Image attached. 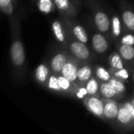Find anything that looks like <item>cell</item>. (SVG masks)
<instances>
[{
	"instance_id": "1",
	"label": "cell",
	"mask_w": 134,
	"mask_h": 134,
	"mask_svg": "<svg viewBox=\"0 0 134 134\" xmlns=\"http://www.w3.org/2000/svg\"><path fill=\"white\" fill-rule=\"evenodd\" d=\"M11 43L9 58L13 71L17 79H23L26 75L27 62L24 46L20 36V22L14 15L10 17Z\"/></svg>"
},
{
	"instance_id": "2",
	"label": "cell",
	"mask_w": 134,
	"mask_h": 134,
	"mask_svg": "<svg viewBox=\"0 0 134 134\" xmlns=\"http://www.w3.org/2000/svg\"><path fill=\"white\" fill-rule=\"evenodd\" d=\"M90 8L93 13V23L98 31L105 35L110 40L111 39V17L105 10L95 2H92Z\"/></svg>"
},
{
	"instance_id": "3",
	"label": "cell",
	"mask_w": 134,
	"mask_h": 134,
	"mask_svg": "<svg viewBox=\"0 0 134 134\" xmlns=\"http://www.w3.org/2000/svg\"><path fill=\"white\" fill-rule=\"evenodd\" d=\"M68 50L70 52L71 55H73L75 58H77L80 61L90 62L92 60L93 54L90 48L88 47L87 44L75 39L71 35L70 32H69V41H68Z\"/></svg>"
},
{
	"instance_id": "4",
	"label": "cell",
	"mask_w": 134,
	"mask_h": 134,
	"mask_svg": "<svg viewBox=\"0 0 134 134\" xmlns=\"http://www.w3.org/2000/svg\"><path fill=\"white\" fill-rule=\"evenodd\" d=\"M51 30L56 41L62 46L68 49L69 41V32L63 18L54 19L51 23Z\"/></svg>"
},
{
	"instance_id": "5",
	"label": "cell",
	"mask_w": 134,
	"mask_h": 134,
	"mask_svg": "<svg viewBox=\"0 0 134 134\" xmlns=\"http://www.w3.org/2000/svg\"><path fill=\"white\" fill-rule=\"evenodd\" d=\"M62 18L64 23L66 24L68 29L69 32L71 33V35L75 39L88 45L90 42V38L85 27L82 24H80L79 22L75 20L73 18L64 17V16H62Z\"/></svg>"
},
{
	"instance_id": "6",
	"label": "cell",
	"mask_w": 134,
	"mask_h": 134,
	"mask_svg": "<svg viewBox=\"0 0 134 134\" xmlns=\"http://www.w3.org/2000/svg\"><path fill=\"white\" fill-rule=\"evenodd\" d=\"M83 104L91 114L94 116L104 119V102L100 96H86L83 100Z\"/></svg>"
},
{
	"instance_id": "7",
	"label": "cell",
	"mask_w": 134,
	"mask_h": 134,
	"mask_svg": "<svg viewBox=\"0 0 134 134\" xmlns=\"http://www.w3.org/2000/svg\"><path fill=\"white\" fill-rule=\"evenodd\" d=\"M113 126L121 131L134 130V119L122 103Z\"/></svg>"
},
{
	"instance_id": "8",
	"label": "cell",
	"mask_w": 134,
	"mask_h": 134,
	"mask_svg": "<svg viewBox=\"0 0 134 134\" xmlns=\"http://www.w3.org/2000/svg\"><path fill=\"white\" fill-rule=\"evenodd\" d=\"M70 55H71L70 52L64 48H62L61 49L55 52L54 54L51 57L50 60L48 63L52 73L56 75L60 74Z\"/></svg>"
},
{
	"instance_id": "9",
	"label": "cell",
	"mask_w": 134,
	"mask_h": 134,
	"mask_svg": "<svg viewBox=\"0 0 134 134\" xmlns=\"http://www.w3.org/2000/svg\"><path fill=\"white\" fill-rule=\"evenodd\" d=\"M80 62L81 61L79 60H78L73 55L71 54L60 73L64 77L76 83L77 85H79L78 84V70H79Z\"/></svg>"
},
{
	"instance_id": "10",
	"label": "cell",
	"mask_w": 134,
	"mask_h": 134,
	"mask_svg": "<svg viewBox=\"0 0 134 134\" xmlns=\"http://www.w3.org/2000/svg\"><path fill=\"white\" fill-rule=\"evenodd\" d=\"M90 41L92 48L97 54H104L110 48V39L100 31L93 33Z\"/></svg>"
},
{
	"instance_id": "11",
	"label": "cell",
	"mask_w": 134,
	"mask_h": 134,
	"mask_svg": "<svg viewBox=\"0 0 134 134\" xmlns=\"http://www.w3.org/2000/svg\"><path fill=\"white\" fill-rule=\"evenodd\" d=\"M120 15L126 31L134 33V9L129 4L122 2L120 5Z\"/></svg>"
},
{
	"instance_id": "12",
	"label": "cell",
	"mask_w": 134,
	"mask_h": 134,
	"mask_svg": "<svg viewBox=\"0 0 134 134\" xmlns=\"http://www.w3.org/2000/svg\"><path fill=\"white\" fill-rule=\"evenodd\" d=\"M103 100L104 102V120L114 126L118 113L119 111L121 103H118L116 100H111V99L103 98Z\"/></svg>"
},
{
	"instance_id": "13",
	"label": "cell",
	"mask_w": 134,
	"mask_h": 134,
	"mask_svg": "<svg viewBox=\"0 0 134 134\" xmlns=\"http://www.w3.org/2000/svg\"><path fill=\"white\" fill-rule=\"evenodd\" d=\"M56 9L62 16L74 18L78 15V8L71 0H54Z\"/></svg>"
},
{
	"instance_id": "14",
	"label": "cell",
	"mask_w": 134,
	"mask_h": 134,
	"mask_svg": "<svg viewBox=\"0 0 134 134\" xmlns=\"http://www.w3.org/2000/svg\"><path fill=\"white\" fill-rule=\"evenodd\" d=\"M116 50L122 57L126 67L133 71L134 68V46L124 45L118 42L116 44Z\"/></svg>"
},
{
	"instance_id": "15",
	"label": "cell",
	"mask_w": 134,
	"mask_h": 134,
	"mask_svg": "<svg viewBox=\"0 0 134 134\" xmlns=\"http://www.w3.org/2000/svg\"><path fill=\"white\" fill-rule=\"evenodd\" d=\"M110 17L111 39L115 40V42H119L125 31L121 15L118 14L117 13H112Z\"/></svg>"
},
{
	"instance_id": "16",
	"label": "cell",
	"mask_w": 134,
	"mask_h": 134,
	"mask_svg": "<svg viewBox=\"0 0 134 134\" xmlns=\"http://www.w3.org/2000/svg\"><path fill=\"white\" fill-rule=\"evenodd\" d=\"M94 75V68L89 61H81L78 70V84L85 86Z\"/></svg>"
},
{
	"instance_id": "17",
	"label": "cell",
	"mask_w": 134,
	"mask_h": 134,
	"mask_svg": "<svg viewBox=\"0 0 134 134\" xmlns=\"http://www.w3.org/2000/svg\"><path fill=\"white\" fill-rule=\"evenodd\" d=\"M51 73L52 71L50 70L49 64L47 62L41 63L39 65H38V67L35 70L34 72L35 79L38 82V84H39L43 87H46Z\"/></svg>"
},
{
	"instance_id": "18",
	"label": "cell",
	"mask_w": 134,
	"mask_h": 134,
	"mask_svg": "<svg viewBox=\"0 0 134 134\" xmlns=\"http://www.w3.org/2000/svg\"><path fill=\"white\" fill-rule=\"evenodd\" d=\"M100 96L103 98L111 99L115 100H121L125 97L120 94L109 82H100Z\"/></svg>"
},
{
	"instance_id": "19",
	"label": "cell",
	"mask_w": 134,
	"mask_h": 134,
	"mask_svg": "<svg viewBox=\"0 0 134 134\" xmlns=\"http://www.w3.org/2000/svg\"><path fill=\"white\" fill-rule=\"evenodd\" d=\"M57 78H58L60 86L63 92V95H67L71 97H75L79 86L68 80V79L64 77L61 74L57 75Z\"/></svg>"
},
{
	"instance_id": "20",
	"label": "cell",
	"mask_w": 134,
	"mask_h": 134,
	"mask_svg": "<svg viewBox=\"0 0 134 134\" xmlns=\"http://www.w3.org/2000/svg\"><path fill=\"white\" fill-rule=\"evenodd\" d=\"M100 81L93 75L85 85L88 96H100Z\"/></svg>"
},
{
	"instance_id": "21",
	"label": "cell",
	"mask_w": 134,
	"mask_h": 134,
	"mask_svg": "<svg viewBox=\"0 0 134 134\" xmlns=\"http://www.w3.org/2000/svg\"><path fill=\"white\" fill-rule=\"evenodd\" d=\"M36 5L38 9L43 14H50L56 9L54 0H36Z\"/></svg>"
},
{
	"instance_id": "22",
	"label": "cell",
	"mask_w": 134,
	"mask_h": 134,
	"mask_svg": "<svg viewBox=\"0 0 134 134\" xmlns=\"http://www.w3.org/2000/svg\"><path fill=\"white\" fill-rule=\"evenodd\" d=\"M108 64L111 68L115 69H121L126 67L122 57L117 50L111 53L108 57Z\"/></svg>"
},
{
	"instance_id": "23",
	"label": "cell",
	"mask_w": 134,
	"mask_h": 134,
	"mask_svg": "<svg viewBox=\"0 0 134 134\" xmlns=\"http://www.w3.org/2000/svg\"><path fill=\"white\" fill-rule=\"evenodd\" d=\"M46 88H47L49 91H51L53 93L63 95L62 90H61V88L60 86V84H59L57 75H56V74L51 73V75H50V76H49V78L48 79Z\"/></svg>"
},
{
	"instance_id": "24",
	"label": "cell",
	"mask_w": 134,
	"mask_h": 134,
	"mask_svg": "<svg viewBox=\"0 0 134 134\" xmlns=\"http://www.w3.org/2000/svg\"><path fill=\"white\" fill-rule=\"evenodd\" d=\"M93 68H94V75L100 82H108L112 78V75L110 73L109 70L106 69L104 67L100 64H97Z\"/></svg>"
},
{
	"instance_id": "25",
	"label": "cell",
	"mask_w": 134,
	"mask_h": 134,
	"mask_svg": "<svg viewBox=\"0 0 134 134\" xmlns=\"http://www.w3.org/2000/svg\"><path fill=\"white\" fill-rule=\"evenodd\" d=\"M108 70H109L110 73L111 74L112 77L122 79L124 82L129 81V79L130 76V70L128 68L125 67V68H121V69H115V68L110 67Z\"/></svg>"
},
{
	"instance_id": "26",
	"label": "cell",
	"mask_w": 134,
	"mask_h": 134,
	"mask_svg": "<svg viewBox=\"0 0 134 134\" xmlns=\"http://www.w3.org/2000/svg\"><path fill=\"white\" fill-rule=\"evenodd\" d=\"M15 6L13 0H0V9L9 17H12L14 15Z\"/></svg>"
},
{
	"instance_id": "27",
	"label": "cell",
	"mask_w": 134,
	"mask_h": 134,
	"mask_svg": "<svg viewBox=\"0 0 134 134\" xmlns=\"http://www.w3.org/2000/svg\"><path fill=\"white\" fill-rule=\"evenodd\" d=\"M108 82L115 88V90L120 94H122V96H125V94H126V93L127 91V88H126V82H124L122 79L115 78V77H112Z\"/></svg>"
},
{
	"instance_id": "28",
	"label": "cell",
	"mask_w": 134,
	"mask_h": 134,
	"mask_svg": "<svg viewBox=\"0 0 134 134\" xmlns=\"http://www.w3.org/2000/svg\"><path fill=\"white\" fill-rule=\"evenodd\" d=\"M119 42H120L122 44H124V45L134 46V33L125 31L123 35L120 38Z\"/></svg>"
},
{
	"instance_id": "29",
	"label": "cell",
	"mask_w": 134,
	"mask_h": 134,
	"mask_svg": "<svg viewBox=\"0 0 134 134\" xmlns=\"http://www.w3.org/2000/svg\"><path fill=\"white\" fill-rule=\"evenodd\" d=\"M86 96H88L87 94V90L86 89L85 86H79V90L76 93L75 95V98L79 99V100H83Z\"/></svg>"
},
{
	"instance_id": "30",
	"label": "cell",
	"mask_w": 134,
	"mask_h": 134,
	"mask_svg": "<svg viewBox=\"0 0 134 134\" xmlns=\"http://www.w3.org/2000/svg\"><path fill=\"white\" fill-rule=\"evenodd\" d=\"M122 105L128 110V111L130 113V115H132V117L134 119V107L132 104V103L130 102V100H127L126 101H124L123 103H122Z\"/></svg>"
},
{
	"instance_id": "31",
	"label": "cell",
	"mask_w": 134,
	"mask_h": 134,
	"mask_svg": "<svg viewBox=\"0 0 134 134\" xmlns=\"http://www.w3.org/2000/svg\"><path fill=\"white\" fill-rule=\"evenodd\" d=\"M76 6H77V8L79 9V7L80 6V4H81V0H71Z\"/></svg>"
},
{
	"instance_id": "32",
	"label": "cell",
	"mask_w": 134,
	"mask_h": 134,
	"mask_svg": "<svg viewBox=\"0 0 134 134\" xmlns=\"http://www.w3.org/2000/svg\"><path fill=\"white\" fill-rule=\"evenodd\" d=\"M129 100H130V102L132 103V104L133 105V107H134V94L132 96V97H130V99H129Z\"/></svg>"
},
{
	"instance_id": "33",
	"label": "cell",
	"mask_w": 134,
	"mask_h": 134,
	"mask_svg": "<svg viewBox=\"0 0 134 134\" xmlns=\"http://www.w3.org/2000/svg\"><path fill=\"white\" fill-rule=\"evenodd\" d=\"M132 79H133V82L134 83V68L133 69V71H132Z\"/></svg>"
},
{
	"instance_id": "34",
	"label": "cell",
	"mask_w": 134,
	"mask_h": 134,
	"mask_svg": "<svg viewBox=\"0 0 134 134\" xmlns=\"http://www.w3.org/2000/svg\"><path fill=\"white\" fill-rule=\"evenodd\" d=\"M17 2H18V0H13V2H14V5H16Z\"/></svg>"
},
{
	"instance_id": "35",
	"label": "cell",
	"mask_w": 134,
	"mask_h": 134,
	"mask_svg": "<svg viewBox=\"0 0 134 134\" xmlns=\"http://www.w3.org/2000/svg\"><path fill=\"white\" fill-rule=\"evenodd\" d=\"M34 1H36V0H34Z\"/></svg>"
}]
</instances>
